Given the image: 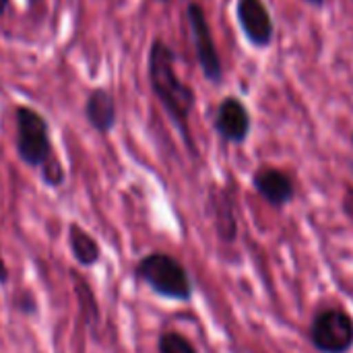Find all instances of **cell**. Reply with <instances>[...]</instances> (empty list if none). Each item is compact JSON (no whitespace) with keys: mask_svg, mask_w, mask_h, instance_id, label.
I'll list each match as a JSON object with an SVG mask.
<instances>
[{"mask_svg":"<svg viewBox=\"0 0 353 353\" xmlns=\"http://www.w3.org/2000/svg\"><path fill=\"white\" fill-rule=\"evenodd\" d=\"M213 217H215V230L219 238L228 244H234L238 238V215H236V203L228 190L213 192Z\"/></svg>","mask_w":353,"mask_h":353,"instance_id":"30bf717a","label":"cell"},{"mask_svg":"<svg viewBox=\"0 0 353 353\" xmlns=\"http://www.w3.org/2000/svg\"><path fill=\"white\" fill-rule=\"evenodd\" d=\"M238 25L244 37L254 48H269L275 37V23L273 17L263 0H238L236 4Z\"/></svg>","mask_w":353,"mask_h":353,"instance_id":"8992f818","label":"cell"},{"mask_svg":"<svg viewBox=\"0 0 353 353\" xmlns=\"http://www.w3.org/2000/svg\"><path fill=\"white\" fill-rule=\"evenodd\" d=\"M352 145H353V134H352Z\"/></svg>","mask_w":353,"mask_h":353,"instance_id":"ac0fdd59","label":"cell"},{"mask_svg":"<svg viewBox=\"0 0 353 353\" xmlns=\"http://www.w3.org/2000/svg\"><path fill=\"white\" fill-rule=\"evenodd\" d=\"M68 246H70V252L77 259V263L83 267H93L101 259V248H99L97 240L77 223H72L68 228Z\"/></svg>","mask_w":353,"mask_h":353,"instance_id":"8fae6325","label":"cell"},{"mask_svg":"<svg viewBox=\"0 0 353 353\" xmlns=\"http://www.w3.org/2000/svg\"><path fill=\"white\" fill-rule=\"evenodd\" d=\"M83 114L93 130H97L99 134H108L116 126V118H118L114 95L103 87L93 89L85 101Z\"/></svg>","mask_w":353,"mask_h":353,"instance_id":"9c48e42d","label":"cell"},{"mask_svg":"<svg viewBox=\"0 0 353 353\" xmlns=\"http://www.w3.org/2000/svg\"><path fill=\"white\" fill-rule=\"evenodd\" d=\"M186 14H188V25H190L199 66H201V70L209 83L219 85L223 81V64H221V58H219V52H217L205 8L199 2H190L186 8Z\"/></svg>","mask_w":353,"mask_h":353,"instance_id":"5b68a950","label":"cell"},{"mask_svg":"<svg viewBox=\"0 0 353 353\" xmlns=\"http://www.w3.org/2000/svg\"><path fill=\"white\" fill-rule=\"evenodd\" d=\"M341 209H343L345 217L353 223V186H347V188H345L343 199H341Z\"/></svg>","mask_w":353,"mask_h":353,"instance_id":"4fadbf2b","label":"cell"},{"mask_svg":"<svg viewBox=\"0 0 353 353\" xmlns=\"http://www.w3.org/2000/svg\"><path fill=\"white\" fill-rule=\"evenodd\" d=\"M319 353H350L353 350V316L343 308H321L308 329Z\"/></svg>","mask_w":353,"mask_h":353,"instance_id":"277c9868","label":"cell"},{"mask_svg":"<svg viewBox=\"0 0 353 353\" xmlns=\"http://www.w3.org/2000/svg\"><path fill=\"white\" fill-rule=\"evenodd\" d=\"M304 2L310 4V6H314V8H323L327 4V0H304Z\"/></svg>","mask_w":353,"mask_h":353,"instance_id":"9a60e30c","label":"cell"},{"mask_svg":"<svg viewBox=\"0 0 353 353\" xmlns=\"http://www.w3.org/2000/svg\"><path fill=\"white\" fill-rule=\"evenodd\" d=\"M159 2H168V0H159Z\"/></svg>","mask_w":353,"mask_h":353,"instance_id":"e0dca14e","label":"cell"},{"mask_svg":"<svg viewBox=\"0 0 353 353\" xmlns=\"http://www.w3.org/2000/svg\"><path fill=\"white\" fill-rule=\"evenodd\" d=\"M14 126H17V153L23 163L31 168H46L54 161L50 128L46 118L27 105H19L14 110Z\"/></svg>","mask_w":353,"mask_h":353,"instance_id":"3957f363","label":"cell"},{"mask_svg":"<svg viewBox=\"0 0 353 353\" xmlns=\"http://www.w3.org/2000/svg\"><path fill=\"white\" fill-rule=\"evenodd\" d=\"M6 8H8V0H0V17L6 12Z\"/></svg>","mask_w":353,"mask_h":353,"instance_id":"2e32d148","label":"cell"},{"mask_svg":"<svg viewBox=\"0 0 353 353\" xmlns=\"http://www.w3.org/2000/svg\"><path fill=\"white\" fill-rule=\"evenodd\" d=\"M149 85L157 95L159 103L163 105L165 114L170 116V120L176 124L186 147L194 153L188 120L194 110L196 97L192 87H188L176 72L174 50L161 39H153L149 50Z\"/></svg>","mask_w":353,"mask_h":353,"instance_id":"6da1fadb","label":"cell"},{"mask_svg":"<svg viewBox=\"0 0 353 353\" xmlns=\"http://www.w3.org/2000/svg\"><path fill=\"white\" fill-rule=\"evenodd\" d=\"M159 353H199L196 347L176 331H168L159 337Z\"/></svg>","mask_w":353,"mask_h":353,"instance_id":"7c38bea8","label":"cell"},{"mask_svg":"<svg viewBox=\"0 0 353 353\" xmlns=\"http://www.w3.org/2000/svg\"><path fill=\"white\" fill-rule=\"evenodd\" d=\"M213 124H215L217 134L225 143L242 145L248 139V134H250L252 118H250V112L244 105V101L234 97V95H230V97H225L219 103Z\"/></svg>","mask_w":353,"mask_h":353,"instance_id":"ba28073f","label":"cell"},{"mask_svg":"<svg viewBox=\"0 0 353 353\" xmlns=\"http://www.w3.org/2000/svg\"><path fill=\"white\" fill-rule=\"evenodd\" d=\"M8 281V267L2 259V252H0V283H6Z\"/></svg>","mask_w":353,"mask_h":353,"instance_id":"5bb4252c","label":"cell"},{"mask_svg":"<svg viewBox=\"0 0 353 353\" xmlns=\"http://www.w3.org/2000/svg\"><path fill=\"white\" fill-rule=\"evenodd\" d=\"M137 275L161 298L174 302H188L192 298V281L180 261L165 252L147 254L139 267Z\"/></svg>","mask_w":353,"mask_h":353,"instance_id":"7a4b0ae2","label":"cell"},{"mask_svg":"<svg viewBox=\"0 0 353 353\" xmlns=\"http://www.w3.org/2000/svg\"><path fill=\"white\" fill-rule=\"evenodd\" d=\"M252 186L256 194L273 209L283 211L296 199L294 178L279 168H261L252 176Z\"/></svg>","mask_w":353,"mask_h":353,"instance_id":"52a82bcc","label":"cell"}]
</instances>
